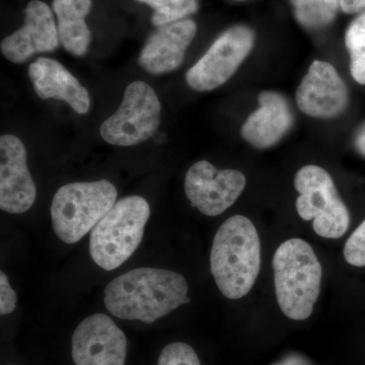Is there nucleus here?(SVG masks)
Listing matches in <instances>:
<instances>
[{
  "label": "nucleus",
  "instance_id": "1",
  "mask_svg": "<svg viewBox=\"0 0 365 365\" xmlns=\"http://www.w3.org/2000/svg\"><path fill=\"white\" fill-rule=\"evenodd\" d=\"M188 282L181 274L160 268H137L107 285L104 304L122 319L153 324L189 304Z\"/></svg>",
  "mask_w": 365,
  "mask_h": 365
},
{
  "label": "nucleus",
  "instance_id": "2",
  "mask_svg": "<svg viewBox=\"0 0 365 365\" xmlns=\"http://www.w3.org/2000/svg\"><path fill=\"white\" fill-rule=\"evenodd\" d=\"M210 269L216 285L228 299L246 297L261 269V242L254 223L235 215L218 228L210 252Z\"/></svg>",
  "mask_w": 365,
  "mask_h": 365
},
{
  "label": "nucleus",
  "instance_id": "3",
  "mask_svg": "<svg viewBox=\"0 0 365 365\" xmlns=\"http://www.w3.org/2000/svg\"><path fill=\"white\" fill-rule=\"evenodd\" d=\"M272 266L281 312L294 321L309 319L319 299L323 276L313 247L297 237L287 240L276 250Z\"/></svg>",
  "mask_w": 365,
  "mask_h": 365
},
{
  "label": "nucleus",
  "instance_id": "4",
  "mask_svg": "<svg viewBox=\"0 0 365 365\" xmlns=\"http://www.w3.org/2000/svg\"><path fill=\"white\" fill-rule=\"evenodd\" d=\"M150 216V204L143 197H125L115 203L91 230L93 261L107 271L123 265L143 241Z\"/></svg>",
  "mask_w": 365,
  "mask_h": 365
},
{
  "label": "nucleus",
  "instance_id": "5",
  "mask_svg": "<svg viewBox=\"0 0 365 365\" xmlns=\"http://www.w3.org/2000/svg\"><path fill=\"white\" fill-rule=\"evenodd\" d=\"M117 195L114 185L107 180L60 187L51 205L55 234L66 244L81 241L111 210Z\"/></svg>",
  "mask_w": 365,
  "mask_h": 365
},
{
  "label": "nucleus",
  "instance_id": "6",
  "mask_svg": "<svg viewBox=\"0 0 365 365\" xmlns=\"http://www.w3.org/2000/svg\"><path fill=\"white\" fill-rule=\"evenodd\" d=\"M297 213L313 220L314 232L325 239H340L350 225V213L340 198L332 177L323 168L309 165L295 175Z\"/></svg>",
  "mask_w": 365,
  "mask_h": 365
},
{
  "label": "nucleus",
  "instance_id": "7",
  "mask_svg": "<svg viewBox=\"0 0 365 365\" xmlns=\"http://www.w3.org/2000/svg\"><path fill=\"white\" fill-rule=\"evenodd\" d=\"M160 123V102L155 91L143 81H134L125 90L119 109L100 129L106 143L132 146L148 140Z\"/></svg>",
  "mask_w": 365,
  "mask_h": 365
},
{
  "label": "nucleus",
  "instance_id": "8",
  "mask_svg": "<svg viewBox=\"0 0 365 365\" xmlns=\"http://www.w3.org/2000/svg\"><path fill=\"white\" fill-rule=\"evenodd\" d=\"M255 35L246 26H235L215 41L202 58L189 69L186 81L197 91L220 88L232 78L253 49Z\"/></svg>",
  "mask_w": 365,
  "mask_h": 365
},
{
  "label": "nucleus",
  "instance_id": "9",
  "mask_svg": "<svg viewBox=\"0 0 365 365\" xmlns=\"http://www.w3.org/2000/svg\"><path fill=\"white\" fill-rule=\"evenodd\" d=\"M245 175L237 170H218L200 160L185 177V193L192 206L207 216H217L234 205L246 188Z\"/></svg>",
  "mask_w": 365,
  "mask_h": 365
},
{
  "label": "nucleus",
  "instance_id": "10",
  "mask_svg": "<svg viewBox=\"0 0 365 365\" xmlns=\"http://www.w3.org/2000/svg\"><path fill=\"white\" fill-rule=\"evenodd\" d=\"M71 356L76 365H125L126 336L107 314H93L74 331Z\"/></svg>",
  "mask_w": 365,
  "mask_h": 365
},
{
  "label": "nucleus",
  "instance_id": "11",
  "mask_svg": "<svg viewBox=\"0 0 365 365\" xmlns=\"http://www.w3.org/2000/svg\"><path fill=\"white\" fill-rule=\"evenodd\" d=\"M37 190L26 165L23 141L14 135L0 138V208L11 215L25 213L35 203Z\"/></svg>",
  "mask_w": 365,
  "mask_h": 365
},
{
  "label": "nucleus",
  "instance_id": "12",
  "mask_svg": "<svg viewBox=\"0 0 365 365\" xmlns=\"http://www.w3.org/2000/svg\"><path fill=\"white\" fill-rule=\"evenodd\" d=\"M300 111L314 118L340 116L349 103L347 86L332 64L316 60L297 91Z\"/></svg>",
  "mask_w": 365,
  "mask_h": 365
},
{
  "label": "nucleus",
  "instance_id": "13",
  "mask_svg": "<svg viewBox=\"0 0 365 365\" xmlns=\"http://www.w3.org/2000/svg\"><path fill=\"white\" fill-rule=\"evenodd\" d=\"M60 43L51 9L40 0L26 6L25 24L2 40V55L14 63H23L36 53L54 51Z\"/></svg>",
  "mask_w": 365,
  "mask_h": 365
},
{
  "label": "nucleus",
  "instance_id": "14",
  "mask_svg": "<svg viewBox=\"0 0 365 365\" xmlns=\"http://www.w3.org/2000/svg\"><path fill=\"white\" fill-rule=\"evenodd\" d=\"M196 33L195 21L192 20L160 26L144 45L139 64L144 71L155 76L175 71L184 61L185 53Z\"/></svg>",
  "mask_w": 365,
  "mask_h": 365
},
{
  "label": "nucleus",
  "instance_id": "15",
  "mask_svg": "<svg viewBox=\"0 0 365 365\" xmlns=\"http://www.w3.org/2000/svg\"><path fill=\"white\" fill-rule=\"evenodd\" d=\"M259 108L250 115L242 125V138L258 150L276 145L294 124L290 106L287 98L276 91H262Z\"/></svg>",
  "mask_w": 365,
  "mask_h": 365
},
{
  "label": "nucleus",
  "instance_id": "16",
  "mask_svg": "<svg viewBox=\"0 0 365 365\" xmlns=\"http://www.w3.org/2000/svg\"><path fill=\"white\" fill-rule=\"evenodd\" d=\"M29 76L40 98L64 101L78 114H86L90 110L88 90L56 60L38 58L29 67Z\"/></svg>",
  "mask_w": 365,
  "mask_h": 365
},
{
  "label": "nucleus",
  "instance_id": "17",
  "mask_svg": "<svg viewBox=\"0 0 365 365\" xmlns=\"http://www.w3.org/2000/svg\"><path fill=\"white\" fill-rule=\"evenodd\" d=\"M91 9V0H53L60 43L73 56H83L90 46L91 34L86 18Z\"/></svg>",
  "mask_w": 365,
  "mask_h": 365
},
{
  "label": "nucleus",
  "instance_id": "18",
  "mask_svg": "<svg viewBox=\"0 0 365 365\" xmlns=\"http://www.w3.org/2000/svg\"><path fill=\"white\" fill-rule=\"evenodd\" d=\"M295 16L302 26L319 29L332 23L339 0H292Z\"/></svg>",
  "mask_w": 365,
  "mask_h": 365
},
{
  "label": "nucleus",
  "instance_id": "19",
  "mask_svg": "<svg viewBox=\"0 0 365 365\" xmlns=\"http://www.w3.org/2000/svg\"><path fill=\"white\" fill-rule=\"evenodd\" d=\"M345 45L350 55V72L359 85H365V13L348 26Z\"/></svg>",
  "mask_w": 365,
  "mask_h": 365
},
{
  "label": "nucleus",
  "instance_id": "20",
  "mask_svg": "<svg viewBox=\"0 0 365 365\" xmlns=\"http://www.w3.org/2000/svg\"><path fill=\"white\" fill-rule=\"evenodd\" d=\"M155 9L151 21L162 26L176 23L198 11L197 0H138Z\"/></svg>",
  "mask_w": 365,
  "mask_h": 365
},
{
  "label": "nucleus",
  "instance_id": "21",
  "mask_svg": "<svg viewBox=\"0 0 365 365\" xmlns=\"http://www.w3.org/2000/svg\"><path fill=\"white\" fill-rule=\"evenodd\" d=\"M158 365H201L195 350L187 343L174 342L165 346Z\"/></svg>",
  "mask_w": 365,
  "mask_h": 365
},
{
  "label": "nucleus",
  "instance_id": "22",
  "mask_svg": "<svg viewBox=\"0 0 365 365\" xmlns=\"http://www.w3.org/2000/svg\"><path fill=\"white\" fill-rule=\"evenodd\" d=\"M343 254L350 265L365 267V220L346 242Z\"/></svg>",
  "mask_w": 365,
  "mask_h": 365
},
{
  "label": "nucleus",
  "instance_id": "23",
  "mask_svg": "<svg viewBox=\"0 0 365 365\" xmlns=\"http://www.w3.org/2000/svg\"><path fill=\"white\" fill-rule=\"evenodd\" d=\"M18 297L16 292L11 287L6 274L0 272V314L6 316L13 313L16 309Z\"/></svg>",
  "mask_w": 365,
  "mask_h": 365
},
{
  "label": "nucleus",
  "instance_id": "24",
  "mask_svg": "<svg viewBox=\"0 0 365 365\" xmlns=\"http://www.w3.org/2000/svg\"><path fill=\"white\" fill-rule=\"evenodd\" d=\"M339 6L346 14H357L365 9V0H339Z\"/></svg>",
  "mask_w": 365,
  "mask_h": 365
},
{
  "label": "nucleus",
  "instance_id": "25",
  "mask_svg": "<svg viewBox=\"0 0 365 365\" xmlns=\"http://www.w3.org/2000/svg\"><path fill=\"white\" fill-rule=\"evenodd\" d=\"M355 148L359 151L360 155L365 157V123L360 126L356 132L354 139Z\"/></svg>",
  "mask_w": 365,
  "mask_h": 365
},
{
  "label": "nucleus",
  "instance_id": "26",
  "mask_svg": "<svg viewBox=\"0 0 365 365\" xmlns=\"http://www.w3.org/2000/svg\"><path fill=\"white\" fill-rule=\"evenodd\" d=\"M275 365H307L304 359L299 356H290L285 359L284 361Z\"/></svg>",
  "mask_w": 365,
  "mask_h": 365
}]
</instances>
